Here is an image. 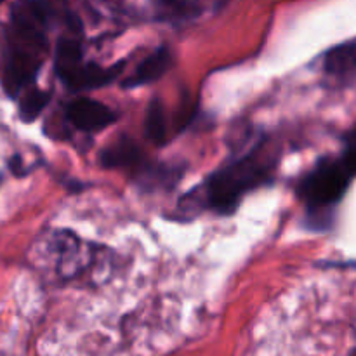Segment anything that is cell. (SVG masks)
<instances>
[{
	"mask_svg": "<svg viewBox=\"0 0 356 356\" xmlns=\"http://www.w3.org/2000/svg\"><path fill=\"white\" fill-rule=\"evenodd\" d=\"M56 10L51 0H16L0 37V83L16 99L35 86L49 54Z\"/></svg>",
	"mask_w": 356,
	"mask_h": 356,
	"instance_id": "obj_1",
	"label": "cell"
},
{
	"mask_svg": "<svg viewBox=\"0 0 356 356\" xmlns=\"http://www.w3.org/2000/svg\"><path fill=\"white\" fill-rule=\"evenodd\" d=\"M278 149L268 138H261L247 152L212 172L207 181L181 198L179 209L193 212H214L229 216L238 209L247 193L266 186L275 179Z\"/></svg>",
	"mask_w": 356,
	"mask_h": 356,
	"instance_id": "obj_2",
	"label": "cell"
},
{
	"mask_svg": "<svg viewBox=\"0 0 356 356\" xmlns=\"http://www.w3.org/2000/svg\"><path fill=\"white\" fill-rule=\"evenodd\" d=\"M355 176V146L348 139L343 153L325 156L306 174L298 186V195L306 205V222L309 229H329L334 212L346 195Z\"/></svg>",
	"mask_w": 356,
	"mask_h": 356,
	"instance_id": "obj_3",
	"label": "cell"
},
{
	"mask_svg": "<svg viewBox=\"0 0 356 356\" xmlns=\"http://www.w3.org/2000/svg\"><path fill=\"white\" fill-rule=\"evenodd\" d=\"M97 257V249L68 229L44 233L33 247V259L40 270L58 280H73L86 273Z\"/></svg>",
	"mask_w": 356,
	"mask_h": 356,
	"instance_id": "obj_4",
	"label": "cell"
},
{
	"mask_svg": "<svg viewBox=\"0 0 356 356\" xmlns=\"http://www.w3.org/2000/svg\"><path fill=\"white\" fill-rule=\"evenodd\" d=\"M66 120L70 125L86 134H94L110 127L117 122V113L101 101L87 96H79L66 104Z\"/></svg>",
	"mask_w": 356,
	"mask_h": 356,
	"instance_id": "obj_5",
	"label": "cell"
},
{
	"mask_svg": "<svg viewBox=\"0 0 356 356\" xmlns=\"http://www.w3.org/2000/svg\"><path fill=\"white\" fill-rule=\"evenodd\" d=\"M229 0H152L155 19L169 24H186L205 13H218Z\"/></svg>",
	"mask_w": 356,
	"mask_h": 356,
	"instance_id": "obj_6",
	"label": "cell"
},
{
	"mask_svg": "<svg viewBox=\"0 0 356 356\" xmlns=\"http://www.w3.org/2000/svg\"><path fill=\"white\" fill-rule=\"evenodd\" d=\"M323 76L329 80V86L337 89L353 86L356 76L355 40H348L327 51L323 58Z\"/></svg>",
	"mask_w": 356,
	"mask_h": 356,
	"instance_id": "obj_7",
	"label": "cell"
},
{
	"mask_svg": "<svg viewBox=\"0 0 356 356\" xmlns=\"http://www.w3.org/2000/svg\"><path fill=\"white\" fill-rule=\"evenodd\" d=\"M124 70V61L117 63L113 66H103L96 65V63H89L83 59L82 63L75 66L72 73L63 80L68 90L72 92H89V90L101 89L104 86H110L113 80H117V76L120 75V72Z\"/></svg>",
	"mask_w": 356,
	"mask_h": 356,
	"instance_id": "obj_8",
	"label": "cell"
},
{
	"mask_svg": "<svg viewBox=\"0 0 356 356\" xmlns=\"http://www.w3.org/2000/svg\"><path fill=\"white\" fill-rule=\"evenodd\" d=\"M174 65V56L167 45H160L149 56H146L138 66L134 73L122 82L124 89H138V87L152 83L165 75Z\"/></svg>",
	"mask_w": 356,
	"mask_h": 356,
	"instance_id": "obj_9",
	"label": "cell"
},
{
	"mask_svg": "<svg viewBox=\"0 0 356 356\" xmlns=\"http://www.w3.org/2000/svg\"><path fill=\"white\" fill-rule=\"evenodd\" d=\"M101 163L104 167H122V169H141L143 167V155L138 146L129 138H122L115 141L113 145L106 146L99 155Z\"/></svg>",
	"mask_w": 356,
	"mask_h": 356,
	"instance_id": "obj_10",
	"label": "cell"
},
{
	"mask_svg": "<svg viewBox=\"0 0 356 356\" xmlns=\"http://www.w3.org/2000/svg\"><path fill=\"white\" fill-rule=\"evenodd\" d=\"M16 101L17 104H19V118L24 124H31L49 104V101H51V92L31 86L28 87L26 90H23V92L16 97Z\"/></svg>",
	"mask_w": 356,
	"mask_h": 356,
	"instance_id": "obj_11",
	"label": "cell"
},
{
	"mask_svg": "<svg viewBox=\"0 0 356 356\" xmlns=\"http://www.w3.org/2000/svg\"><path fill=\"white\" fill-rule=\"evenodd\" d=\"M167 134V120L165 111H163V103L159 97H153L146 108L145 118V136L155 145H162L165 141Z\"/></svg>",
	"mask_w": 356,
	"mask_h": 356,
	"instance_id": "obj_12",
	"label": "cell"
},
{
	"mask_svg": "<svg viewBox=\"0 0 356 356\" xmlns=\"http://www.w3.org/2000/svg\"><path fill=\"white\" fill-rule=\"evenodd\" d=\"M99 2L106 6L110 10H113V13H122L125 6V0H99Z\"/></svg>",
	"mask_w": 356,
	"mask_h": 356,
	"instance_id": "obj_13",
	"label": "cell"
},
{
	"mask_svg": "<svg viewBox=\"0 0 356 356\" xmlns=\"http://www.w3.org/2000/svg\"><path fill=\"white\" fill-rule=\"evenodd\" d=\"M0 183H2V176H0Z\"/></svg>",
	"mask_w": 356,
	"mask_h": 356,
	"instance_id": "obj_14",
	"label": "cell"
},
{
	"mask_svg": "<svg viewBox=\"0 0 356 356\" xmlns=\"http://www.w3.org/2000/svg\"><path fill=\"white\" fill-rule=\"evenodd\" d=\"M3 2V0H0V3H2Z\"/></svg>",
	"mask_w": 356,
	"mask_h": 356,
	"instance_id": "obj_15",
	"label": "cell"
}]
</instances>
